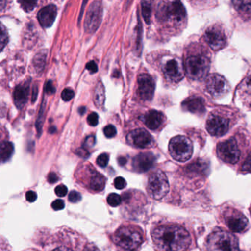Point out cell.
<instances>
[{
	"instance_id": "cell-1",
	"label": "cell",
	"mask_w": 251,
	"mask_h": 251,
	"mask_svg": "<svg viewBox=\"0 0 251 251\" xmlns=\"http://www.w3.org/2000/svg\"><path fill=\"white\" fill-rule=\"evenodd\" d=\"M152 240L159 251H187L191 244L188 231L176 224H165L151 232Z\"/></svg>"
},
{
	"instance_id": "cell-2",
	"label": "cell",
	"mask_w": 251,
	"mask_h": 251,
	"mask_svg": "<svg viewBox=\"0 0 251 251\" xmlns=\"http://www.w3.org/2000/svg\"><path fill=\"white\" fill-rule=\"evenodd\" d=\"M156 17L161 23L178 26L184 23L187 13L180 0H165L158 6Z\"/></svg>"
},
{
	"instance_id": "cell-3",
	"label": "cell",
	"mask_w": 251,
	"mask_h": 251,
	"mask_svg": "<svg viewBox=\"0 0 251 251\" xmlns=\"http://www.w3.org/2000/svg\"><path fill=\"white\" fill-rule=\"evenodd\" d=\"M113 240L126 251H136L143 244V231L134 226H123L113 234Z\"/></svg>"
},
{
	"instance_id": "cell-4",
	"label": "cell",
	"mask_w": 251,
	"mask_h": 251,
	"mask_svg": "<svg viewBox=\"0 0 251 251\" xmlns=\"http://www.w3.org/2000/svg\"><path fill=\"white\" fill-rule=\"evenodd\" d=\"M206 251H240L238 239L231 233L217 229L211 233L205 243Z\"/></svg>"
},
{
	"instance_id": "cell-5",
	"label": "cell",
	"mask_w": 251,
	"mask_h": 251,
	"mask_svg": "<svg viewBox=\"0 0 251 251\" xmlns=\"http://www.w3.org/2000/svg\"><path fill=\"white\" fill-rule=\"evenodd\" d=\"M210 67V61L204 55H192L186 59L184 69L189 78L200 80L207 75Z\"/></svg>"
},
{
	"instance_id": "cell-6",
	"label": "cell",
	"mask_w": 251,
	"mask_h": 251,
	"mask_svg": "<svg viewBox=\"0 0 251 251\" xmlns=\"http://www.w3.org/2000/svg\"><path fill=\"white\" fill-rule=\"evenodd\" d=\"M170 154L178 162H186L191 158L193 143L184 136H176L171 139L168 146Z\"/></svg>"
},
{
	"instance_id": "cell-7",
	"label": "cell",
	"mask_w": 251,
	"mask_h": 251,
	"mask_svg": "<svg viewBox=\"0 0 251 251\" xmlns=\"http://www.w3.org/2000/svg\"><path fill=\"white\" fill-rule=\"evenodd\" d=\"M147 191L151 198L161 200L169 192V183L163 172L157 171L149 176L148 180Z\"/></svg>"
},
{
	"instance_id": "cell-8",
	"label": "cell",
	"mask_w": 251,
	"mask_h": 251,
	"mask_svg": "<svg viewBox=\"0 0 251 251\" xmlns=\"http://www.w3.org/2000/svg\"><path fill=\"white\" fill-rule=\"evenodd\" d=\"M223 219L226 226L234 233H243L248 229L249 220L240 211L228 208L223 213Z\"/></svg>"
},
{
	"instance_id": "cell-9",
	"label": "cell",
	"mask_w": 251,
	"mask_h": 251,
	"mask_svg": "<svg viewBox=\"0 0 251 251\" xmlns=\"http://www.w3.org/2000/svg\"><path fill=\"white\" fill-rule=\"evenodd\" d=\"M103 9L101 3L94 1L85 15L84 28L87 33L93 34L99 29L102 21Z\"/></svg>"
},
{
	"instance_id": "cell-10",
	"label": "cell",
	"mask_w": 251,
	"mask_h": 251,
	"mask_svg": "<svg viewBox=\"0 0 251 251\" xmlns=\"http://www.w3.org/2000/svg\"><path fill=\"white\" fill-rule=\"evenodd\" d=\"M217 152L218 156L227 163H237L240 158V151L234 138L220 143L217 147Z\"/></svg>"
},
{
	"instance_id": "cell-11",
	"label": "cell",
	"mask_w": 251,
	"mask_h": 251,
	"mask_svg": "<svg viewBox=\"0 0 251 251\" xmlns=\"http://www.w3.org/2000/svg\"><path fill=\"white\" fill-rule=\"evenodd\" d=\"M206 86L208 92L215 98L225 96L229 91L228 82L218 74H213L208 76Z\"/></svg>"
},
{
	"instance_id": "cell-12",
	"label": "cell",
	"mask_w": 251,
	"mask_h": 251,
	"mask_svg": "<svg viewBox=\"0 0 251 251\" xmlns=\"http://www.w3.org/2000/svg\"><path fill=\"white\" fill-rule=\"evenodd\" d=\"M205 39L212 50H221L226 44V36L224 29L218 25H213L206 29L205 32Z\"/></svg>"
},
{
	"instance_id": "cell-13",
	"label": "cell",
	"mask_w": 251,
	"mask_h": 251,
	"mask_svg": "<svg viewBox=\"0 0 251 251\" xmlns=\"http://www.w3.org/2000/svg\"><path fill=\"white\" fill-rule=\"evenodd\" d=\"M229 128V122L219 115L212 114L206 122V129L212 136L221 137L224 135Z\"/></svg>"
},
{
	"instance_id": "cell-14",
	"label": "cell",
	"mask_w": 251,
	"mask_h": 251,
	"mask_svg": "<svg viewBox=\"0 0 251 251\" xmlns=\"http://www.w3.org/2000/svg\"><path fill=\"white\" fill-rule=\"evenodd\" d=\"M127 141L132 146L141 149L150 147L153 142L151 135L143 128H138L131 131L127 135Z\"/></svg>"
},
{
	"instance_id": "cell-15",
	"label": "cell",
	"mask_w": 251,
	"mask_h": 251,
	"mask_svg": "<svg viewBox=\"0 0 251 251\" xmlns=\"http://www.w3.org/2000/svg\"><path fill=\"white\" fill-rule=\"evenodd\" d=\"M138 94L144 101H149L154 94L155 83L150 75L142 74L137 79Z\"/></svg>"
},
{
	"instance_id": "cell-16",
	"label": "cell",
	"mask_w": 251,
	"mask_h": 251,
	"mask_svg": "<svg viewBox=\"0 0 251 251\" xmlns=\"http://www.w3.org/2000/svg\"><path fill=\"white\" fill-rule=\"evenodd\" d=\"M156 158L151 152L140 153L133 159L132 167L137 173H146L153 168Z\"/></svg>"
},
{
	"instance_id": "cell-17",
	"label": "cell",
	"mask_w": 251,
	"mask_h": 251,
	"mask_svg": "<svg viewBox=\"0 0 251 251\" xmlns=\"http://www.w3.org/2000/svg\"><path fill=\"white\" fill-rule=\"evenodd\" d=\"M163 72L167 79L173 82H178L184 78V73L179 63L176 60H170L165 63Z\"/></svg>"
},
{
	"instance_id": "cell-18",
	"label": "cell",
	"mask_w": 251,
	"mask_h": 251,
	"mask_svg": "<svg viewBox=\"0 0 251 251\" xmlns=\"http://www.w3.org/2000/svg\"><path fill=\"white\" fill-rule=\"evenodd\" d=\"M57 7L54 4L44 7L38 13V19L41 26L49 28L53 25L57 16Z\"/></svg>"
},
{
	"instance_id": "cell-19",
	"label": "cell",
	"mask_w": 251,
	"mask_h": 251,
	"mask_svg": "<svg viewBox=\"0 0 251 251\" xmlns=\"http://www.w3.org/2000/svg\"><path fill=\"white\" fill-rule=\"evenodd\" d=\"M184 110L194 114H203L205 112V104L203 99L199 97H190L182 103Z\"/></svg>"
},
{
	"instance_id": "cell-20",
	"label": "cell",
	"mask_w": 251,
	"mask_h": 251,
	"mask_svg": "<svg viewBox=\"0 0 251 251\" xmlns=\"http://www.w3.org/2000/svg\"><path fill=\"white\" fill-rule=\"evenodd\" d=\"M163 115L157 110H150L143 116L145 125L151 130H156L160 127L163 122Z\"/></svg>"
},
{
	"instance_id": "cell-21",
	"label": "cell",
	"mask_w": 251,
	"mask_h": 251,
	"mask_svg": "<svg viewBox=\"0 0 251 251\" xmlns=\"http://www.w3.org/2000/svg\"><path fill=\"white\" fill-rule=\"evenodd\" d=\"M29 87L28 84H24L16 87L13 92V100L19 109L23 108L26 104L29 97Z\"/></svg>"
},
{
	"instance_id": "cell-22",
	"label": "cell",
	"mask_w": 251,
	"mask_h": 251,
	"mask_svg": "<svg viewBox=\"0 0 251 251\" xmlns=\"http://www.w3.org/2000/svg\"><path fill=\"white\" fill-rule=\"evenodd\" d=\"M105 178L98 172L94 173L90 180V188L94 191H102L105 187Z\"/></svg>"
},
{
	"instance_id": "cell-23",
	"label": "cell",
	"mask_w": 251,
	"mask_h": 251,
	"mask_svg": "<svg viewBox=\"0 0 251 251\" xmlns=\"http://www.w3.org/2000/svg\"><path fill=\"white\" fill-rule=\"evenodd\" d=\"M14 147L10 142L4 141L0 143V162L8 161L13 155Z\"/></svg>"
},
{
	"instance_id": "cell-24",
	"label": "cell",
	"mask_w": 251,
	"mask_h": 251,
	"mask_svg": "<svg viewBox=\"0 0 251 251\" xmlns=\"http://www.w3.org/2000/svg\"><path fill=\"white\" fill-rule=\"evenodd\" d=\"M153 0H142L141 9L143 19L147 25L151 21L152 13L153 10Z\"/></svg>"
},
{
	"instance_id": "cell-25",
	"label": "cell",
	"mask_w": 251,
	"mask_h": 251,
	"mask_svg": "<svg viewBox=\"0 0 251 251\" xmlns=\"http://www.w3.org/2000/svg\"><path fill=\"white\" fill-rule=\"evenodd\" d=\"M234 8L245 16H251V0H232Z\"/></svg>"
},
{
	"instance_id": "cell-26",
	"label": "cell",
	"mask_w": 251,
	"mask_h": 251,
	"mask_svg": "<svg viewBox=\"0 0 251 251\" xmlns=\"http://www.w3.org/2000/svg\"><path fill=\"white\" fill-rule=\"evenodd\" d=\"M207 164L203 160H197L187 166L189 172L195 174H205L207 172Z\"/></svg>"
},
{
	"instance_id": "cell-27",
	"label": "cell",
	"mask_w": 251,
	"mask_h": 251,
	"mask_svg": "<svg viewBox=\"0 0 251 251\" xmlns=\"http://www.w3.org/2000/svg\"><path fill=\"white\" fill-rule=\"evenodd\" d=\"M105 100V94H104V88L102 84H99L96 88L95 101L96 104L101 107L104 104Z\"/></svg>"
},
{
	"instance_id": "cell-28",
	"label": "cell",
	"mask_w": 251,
	"mask_h": 251,
	"mask_svg": "<svg viewBox=\"0 0 251 251\" xmlns=\"http://www.w3.org/2000/svg\"><path fill=\"white\" fill-rule=\"evenodd\" d=\"M21 7L25 11L29 13L36 7L38 0H18Z\"/></svg>"
},
{
	"instance_id": "cell-29",
	"label": "cell",
	"mask_w": 251,
	"mask_h": 251,
	"mask_svg": "<svg viewBox=\"0 0 251 251\" xmlns=\"http://www.w3.org/2000/svg\"><path fill=\"white\" fill-rule=\"evenodd\" d=\"M8 42V33L4 25L0 23V52Z\"/></svg>"
},
{
	"instance_id": "cell-30",
	"label": "cell",
	"mask_w": 251,
	"mask_h": 251,
	"mask_svg": "<svg viewBox=\"0 0 251 251\" xmlns=\"http://www.w3.org/2000/svg\"><path fill=\"white\" fill-rule=\"evenodd\" d=\"M107 203L113 207H117L122 203V197L116 193H111L107 196Z\"/></svg>"
},
{
	"instance_id": "cell-31",
	"label": "cell",
	"mask_w": 251,
	"mask_h": 251,
	"mask_svg": "<svg viewBox=\"0 0 251 251\" xmlns=\"http://www.w3.org/2000/svg\"><path fill=\"white\" fill-rule=\"evenodd\" d=\"M104 134L107 138H113L117 134V130L114 126L110 125L106 126L104 128Z\"/></svg>"
},
{
	"instance_id": "cell-32",
	"label": "cell",
	"mask_w": 251,
	"mask_h": 251,
	"mask_svg": "<svg viewBox=\"0 0 251 251\" xmlns=\"http://www.w3.org/2000/svg\"><path fill=\"white\" fill-rule=\"evenodd\" d=\"M109 155L107 153H101L97 159V163L101 168H105L108 165Z\"/></svg>"
},
{
	"instance_id": "cell-33",
	"label": "cell",
	"mask_w": 251,
	"mask_h": 251,
	"mask_svg": "<svg viewBox=\"0 0 251 251\" xmlns=\"http://www.w3.org/2000/svg\"><path fill=\"white\" fill-rule=\"evenodd\" d=\"M75 97V92L71 88H66L61 94L62 100L65 101H69Z\"/></svg>"
},
{
	"instance_id": "cell-34",
	"label": "cell",
	"mask_w": 251,
	"mask_h": 251,
	"mask_svg": "<svg viewBox=\"0 0 251 251\" xmlns=\"http://www.w3.org/2000/svg\"><path fill=\"white\" fill-rule=\"evenodd\" d=\"M81 199H82V196L78 192L72 191L69 193V200L72 203H77V202L80 201Z\"/></svg>"
},
{
	"instance_id": "cell-35",
	"label": "cell",
	"mask_w": 251,
	"mask_h": 251,
	"mask_svg": "<svg viewBox=\"0 0 251 251\" xmlns=\"http://www.w3.org/2000/svg\"><path fill=\"white\" fill-rule=\"evenodd\" d=\"M114 185L118 190H123L126 186V181L123 177H117L115 179Z\"/></svg>"
},
{
	"instance_id": "cell-36",
	"label": "cell",
	"mask_w": 251,
	"mask_h": 251,
	"mask_svg": "<svg viewBox=\"0 0 251 251\" xmlns=\"http://www.w3.org/2000/svg\"><path fill=\"white\" fill-rule=\"evenodd\" d=\"M88 125L92 126H95L98 125L99 123V116L97 113H92L88 116Z\"/></svg>"
},
{
	"instance_id": "cell-37",
	"label": "cell",
	"mask_w": 251,
	"mask_h": 251,
	"mask_svg": "<svg viewBox=\"0 0 251 251\" xmlns=\"http://www.w3.org/2000/svg\"><path fill=\"white\" fill-rule=\"evenodd\" d=\"M54 191H55L56 195L59 197H64L67 194L68 189L66 186L61 184V185L57 186Z\"/></svg>"
},
{
	"instance_id": "cell-38",
	"label": "cell",
	"mask_w": 251,
	"mask_h": 251,
	"mask_svg": "<svg viewBox=\"0 0 251 251\" xmlns=\"http://www.w3.org/2000/svg\"><path fill=\"white\" fill-rule=\"evenodd\" d=\"M96 139L94 136H88L86 139H85V142H84L83 149H89V148L93 147L95 145Z\"/></svg>"
},
{
	"instance_id": "cell-39",
	"label": "cell",
	"mask_w": 251,
	"mask_h": 251,
	"mask_svg": "<svg viewBox=\"0 0 251 251\" xmlns=\"http://www.w3.org/2000/svg\"><path fill=\"white\" fill-rule=\"evenodd\" d=\"M51 207L55 211L62 210V209H64L65 207L64 201L60 200V199H57V200L54 201L51 203Z\"/></svg>"
},
{
	"instance_id": "cell-40",
	"label": "cell",
	"mask_w": 251,
	"mask_h": 251,
	"mask_svg": "<svg viewBox=\"0 0 251 251\" xmlns=\"http://www.w3.org/2000/svg\"><path fill=\"white\" fill-rule=\"evenodd\" d=\"M242 171H244V172L251 173V152L247 159H246V162L243 164Z\"/></svg>"
},
{
	"instance_id": "cell-41",
	"label": "cell",
	"mask_w": 251,
	"mask_h": 251,
	"mask_svg": "<svg viewBox=\"0 0 251 251\" xmlns=\"http://www.w3.org/2000/svg\"><path fill=\"white\" fill-rule=\"evenodd\" d=\"M86 69L89 71L91 73L94 74L98 71V66L97 63L94 61H90L89 63H87Z\"/></svg>"
},
{
	"instance_id": "cell-42",
	"label": "cell",
	"mask_w": 251,
	"mask_h": 251,
	"mask_svg": "<svg viewBox=\"0 0 251 251\" xmlns=\"http://www.w3.org/2000/svg\"><path fill=\"white\" fill-rule=\"evenodd\" d=\"M26 199L27 201L32 203V202L35 201L37 199V194L34 191H28L26 193Z\"/></svg>"
},
{
	"instance_id": "cell-43",
	"label": "cell",
	"mask_w": 251,
	"mask_h": 251,
	"mask_svg": "<svg viewBox=\"0 0 251 251\" xmlns=\"http://www.w3.org/2000/svg\"><path fill=\"white\" fill-rule=\"evenodd\" d=\"M46 91H47V93H48L49 94H53L55 92V88H54L51 81L47 82V86H46Z\"/></svg>"
},
{
	"instance_id": "cell-44",
	"label": "cell",
	"mask_w": 251,
	"mask_h": 251,
	"mask_svg": "<svg viewBox=\"0 0 251 251\" xmlns=\"http://www.w3.org/2000/svg\"><path fill=\"white\" fill-rule=\"evenodd\" d=\"M58 181V176L54 173H50L48 176V181L50 184H54Z\"/></svg>"
},
{
	"instance_id": "cell-45",
	"label": "cell",
	"mask_w": 251,
	"mask_h": 251,
	"mask_svg": "<svg viewBox=\"0 0 251 251\" xmlns=\"http://www.w3.org/2000/svg\"><path fill=\"white\" fill-rule=\"evenodd\" d=\"M7 5V0H0V13L6 10Z\"/></svg>"
},
{
	"instance_id": "cell-46",
	"label": "cell",
	"mask_w": 251,
	"mask_h": 251,
	"mask_svg": "<svg viewBox=\"0 0 251 251\" xmlns=\"http://www.w3.org/2000/svg\"><path fill=\"white\" fill-rule=\"evenodd\" d=\"M84 251H100L98 249H97V247H96L95 246H94V245H88V246H86V248H85V250Z\"/></svg>"
},
{
	"instance_id": "cell-47",
	"label": "cell",
	"mask_w": 251,
	"mask_h": 251,
	"mask_svg": "<svg viewBox=\"0 0 251 251\" xmlns=\"http://www.w3.org/2000/svg\"><path fill=\"white\" fill-rule=\"evenodd\" d=\"M246 87H247L248 90L251 92V76H249V77L246 79Z\"/></svg>"
},
{
	"instance_id": "cell-48",
	"label": "cell",
	"mask_w": 251,
	"mask_h": 251,
	"mask_svg": "<svg viewBox=\"0 0 251 251\" xmlns=\"http://www.w3.org/2000/svg\"><path fill=\"white\" fill-rule=\"evenodd\" d=\"M52 251H73L72 249H69L67 247H64V246H61V247L57 248Z\"/></svg>"
},
{
	"instance_id": "cell-49",
	"label": "cell",
	"mask_w": 251,
	"mask_h": 251,
	"mask_svg": "<svg viewBox=\"0 0 251 251\" xmlns=\"http://www.w3.org/2000/svg\"><path fill=\"white\" fill-rule=\"evenodd\" d=\"M119 163L121 165H125L126 163V159L125 157H120L119 159Z\"/></svg>"
},
{
	"instance_id": "cell-50",
	"label": "cell",
	"mask_w": 251,
	"mask_h": 251,
	"mask_svg": "<svg viewBox=\"0 0 251 251\" xmlns=\"http://www.w3.org/2000/svg\"><path fill=\"white\" fill-rule=\"evenodd\" d=\"M88 1V0H84L83 4H82V10H81L80 16H79V21L81 20L82 17V14H83V10L84 7H85V4H86V2Z\"/></svg>"
},
{
	"instance_id": "cell-51",
	"label": "cell",
	"mask_w": 251,
	"mask_h": 251,
	"mask_svg": "<svg viewBox=\"0 0 251 251\" xmlns=\"http://www.w3.org/2000/svg\"><path fill=\"white\" fill-rule=\"evenodd\" d=\"M85 111H86V109H85V107H81V108H79V113H80V115H83L84 113H85Z\"/></svg>"
}]
</instances>
